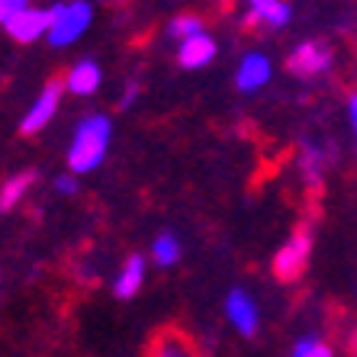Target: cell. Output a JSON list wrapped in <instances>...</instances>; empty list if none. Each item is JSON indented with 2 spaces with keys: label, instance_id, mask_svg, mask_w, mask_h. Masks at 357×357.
I'll return each instance as SVG.
<instances>
[{
  "label": "cell",
  "instance_id": "6da1fadb",
  "mask_svg": "<svg viewBox=\"0 0 357 357\" xmlns=\"http://www.w3.org/2000/svg\"><path fill=\"white\" fill-rule=\"evenodd\" d=\"M109 135H113V126L107 116H87L77 123L75 139L68 145V167L75 174H91L103 165L109 151Z\"/></svg>",
  "mask_w": 357,
  "mask_h": 357
},
{
  "label": "cell",
  "instance_id": "7a4b0ae2",
  "mask_svg": "<svg viewBox=\"0 0 357 357\" xmlns=\"http://www.w3.org/2000/svg\"><path fill=\"white\" fill-rule=\"evenodd\" d=\"M93 20V7L87 0H71V3H55L52 7V29H49V45L65 49L71 42H77Z\"/></svg>",
  "mask_w": 357,
  "mask_h": 357
},
{
  "label": "cell",
  "instance_id": "3957f363",
  "mask_svg": "<svg viewBox=\"0 0 357 357\" xmlns=\"http://www.w3.org/2000/svg\"><path fill=\"white\" fill-rule=\"evenodd\" d=\"M309 251H312V235H309L306 229H299V232L274 255V274L280 277V280H287V283L299 280L303 271H306Z\"/></svg>",
  "mask_w": 357,
  "mask_h": 357
},
{
  "label": "cell",
  "instance_id": "277c9868",
  "mask_svg": "<svg viewBox=\"0 0 357 357\" xmlns=\"http://www.w3.org/2000/svg\"><path fill=\"white\" fill-rule=\"evenodd\" d=\"M61 91H68V87H65V84H59V81L45 84V91L33 100V107L26 109L23 119H20V135H36V132H42V129L52 123L55 109H59Z\"/></svg>",
  "mask_w": 357,
  "mask_h": 357
},
{
  "label": "cell",
  "instance_id": "5b68a950",
  "mask_svg": "<svg viewBox=\"0 0 357 357\" xmlns=\"http://www.w3.org/2000/svg\"><path fill=\"white\" fill-rule=\"evenodd\" d=\"M332 68V52L322 42H299L287 59V71L296 77H316Z\"/></svg>",
  "mask_w": 357,
  "mask_h": 357
},
{
  "label": "cell",
  "instance_id": "8992f818",
  "mask_svg": "<svg viewBox=\"0 0 357 357\" xmlns=\"http://www.w3.org/2000/svg\"><path fill=\"white\" fill-rule=\"evenodd\" d=\"M3 29H7L10 39H17V42H36L39 36H49V29H52V10L26 7V10H20L13 20H7V23H3Z\"/></svg>",
  "mask_w": 357,
  "mask_h": 357
},
{
  "label": "cell",
  "instance_id": "52a82bcc",
  "mask_svg": "<svg viewBox=\"0 0 357 357\" xmlns=\"http://www.w3.org/2000/svg\"><path fill=\"white\" fill-rule=\"evenodd\" d=\"M225 316L235 325L241 338H255L258 335V306L245 290H232L225 296Z\"/></svg>",
  "mask_w": 357,
  "mask_h": 357
},
{
  "label": "cell",
  "instance_id": "ba28073f",
  "mask_svg": "<svg viewBox=\"0 0 357 357\" xmlns=\"http://www.w3.org/2000/svg\"><path fill=\"white\" fill-rule=\"evenodd\" d=\"M267 81H271V61H267V55L248 52V55L241 59L238 71H235V87H238L241 93H255V91H261Z\"/></svg>",
  "mask_w": 357,
  "mask_h": 357
},
{
  "label": "cell",
  "instance_id": "9c48e42d",
  "mask_svg": "<svg viewBox=\"0 0 357 357\" xmlns=\"http://www.w3.org/2000/svg\"><path fill=\"white\" fill-rule=\"evenodd\" d=\"M213 59H216V39H213V36L197 33V36H190V39H181L177 61H181L183 68L197 71V68H206Z\"/></svg>",
  "mask_w": 357,
  "mask_h": 357
},
{
  "label": "cell",
  "instance_id": "30bf717a",
  "mask_svg": "<svg viewBox=\"0 0 357 357\" xmlns=\"http://www.w3.org/2000/svg\"><path fill=\"white\" fill-rule=\"evenodd\" d=\"M100 81H103V71H100V65L91 59L77 61L65 75V87H68V93H75V97H91V93H97Z\"/></svg>",
  "mask_w": 357,
  "mask_h": 357
},
{
  "label": "cell",
  "instance_id": "8fae6325",
  "mask_svg": "<svg viewBox=\"0 0 357 357\" xmlns=\"http://www.w3.org/2000/svg\"><path fill=\"white\" fill-rule=\"evenodd\" d=\"M142 280H145V261H142L139 255H132V258L123 264V271H119L113 293H116L119 299H132L135 293H139Z\"/></svg>",
  "mask_w": 357,
  "mask_h": 357
},
{
  "label": "cell",
  "instance_id": "7c38bea8",
  "mask_svg": "<svg viewBox=\"0 0 357 357\" xmlns=\"http://www.w3.org/2000/svg\"><path fill=\"white\" fill-rule=\"evenodd\" d=\"M33 183H36V171H23V174L10 177V181L3 183V190H0V209H3V213H10V209L23 199V193L29 190Z\"/></svg>",
  "mask_w": 357,
  "mask_h": 357
},
{
  "label": "cell",
  "instance_id": "4fadbf2b",
  "mask_svg": "<svg viewBox=\"0 0 357 357\" xmlns=\"http://www.w3.org/2000/svg\"><path fill=\"white\" fill-rule=\"evenodd\" d=\"M151 258H155V264H158V267L177 264V258H181V241H177L171 232L158 235V238H155V245H151Z\"/></svg>",
  "mask_w": 357,
  "mask_h": 357
},
{
  "label": "cell",
  "instance_id": "5bb4252c",
  "mask_svg": "<svg viewBox=\"0 0 357 357\" xmlns=\"http://www.w3.org/2000/svg\"><path fill=\"white\" fill-rule=\"evenodd\" d=\"M261 13V23L274 26V29H283V26L293 20V7L287 3V0H271L267 7H255Z\"/></svg>",
  "mask_w": 357,
  "mask_h": 357
},
{
  "label": "cell",
  "instance_id": "9a60e30c",
  "mask_svg": "<svg viewBox=\"0 0 357 357\" xmlns=\"http://www.w3.org/2000/svg\"><path fill=\"white\" fill-rule=\"evenodd\" d=\"M299 167H303V177H306L309 183H319L322 167H325V155L316 145H303V161H299Z\"/></svg>",
  "mask_w": 357,
  "mask_h": 357
},
{
  "label": "cell",
  "instance_id": "2e32d148",
  "mask_svg": "<svg viewBox=\"0 0 357 357\" xmlns=\"http://www.w3.org/2000/svg\"><path fill=\"white\" fill-rule=\"evenodd\" d=\"M293 354L296 357H332V344H325L319 335H306L293 344Z\"/></svg>",
  "mask_w": 357,
  "mask_h": 357
},
{
  "label": "cell",
  "instance_id": "e0dca14e",
  "mask_svg": "<svg viewBox=\"0 0 357 357\" xmlns=\"http://www.w3.org/2000/svg\"><path fill=\"white\" fill-rule=\"evenodd\" d=\"M197 33H203V20L199 17H177L167 23V36L171 39H190Z\"/></svg>",
  "mask_w": 357,
  "mask_h": 357
},
{
  "label": "cell",
  "instance_id": "ac0fdd59",
  "mask_svg": "<svg viewBox=\"0 0 357 357\" xmlns=\"http://www.w3.org/2000/svg\"><path fill=\"white\" fill-rule=\"evenodd\" d=\"M29 7V0H0V23H7L20 13V10Z\"/></svg>",
  "mask_w": 357,
  "mask_h": 357
},
{
  "label": "cell",
  "instance_id": "d6986e66",
  "mask_svg": "<svg viewBox=\"0 0 357 357\" xmlns=\"http://www.w3.org/2000/svg\"><path fill=\"white\" fill-rule=\"evenodd\" d=\"M71 174H75V171H71ZM71 174H61L59 181H55V187H59V193H65V197H68V193H75V190H77V181H75V177H71Z\"/></svg>",
  "mask_w": 357,
  "mask_h": 357
},
{
  "label": "cell",
  "instance_id": "ffe728a7",
  "mask_svg": "<svg viewBox=\"0 0 357 357\" xmlns=\"http://www.w3.org/2000/svg\"><path fill=\"white\" fill-rule=\"evenodd\" d=\"M135 97H139V84H129V91H126L123 93V97H119V107H123V109H129V107H132V103H135Z\"/></svg>",
  "mask_w": 357,
  "mask_h": 357
},
{
  "label": "cell",
  "instance_id": "44dd1931",
  "mask_svg": "<svg viewBox=\"0 0 357 357\" xmlns=\"http://www.w3.org/2000/svg\"><path fill=\"white\" fill-rule=\"evenodd\" d=\"M348 119H351V129H354V139H357V93H351V100H348Z\"/></svg>",
  "mask_w": 357,
  "mask_h": 357
},
{
  "label": "cell",
  "instance_id": "7402d4cb",
  "mask_svg": "<svg viewBox=\"0 0 357 357\" xmlns=\"http://www.w3.org/2000/svg\"><path fill=\"white\" fill-rule=\"evenodd\" d=\"M348 351H351V354H357V332L351 335V344H348Z\"/></svg>",
  "mask_w": 357,
  "mask_h": 357
},
{
  "label": "cell",
  "instance_id": "603a6c76",
  "mask_svg": "<svg viewBox=\"0 0 357 357\" xmlns=\"http://www.w3.org/2000/svg\"><path fill=\"white\" fill-rule=\"evenodd\" d=\"M251 7H267V3H271V0H248Z\"/></svg>",
  "mask_w": 357,
  "mask_h": 357
},
{
  "label": "cell",
  "instance_id": "cb8c5ba5",
  "mask_svg": "<svg viewBox=\"0 0 357 357\" xmlns=\"http://www.w3.org/2000/svg\"><path fill=\"white\" fill-rule=\"evenodd\" d=\"M100 3H123V0H100Z\"/></svg>",
  "mask_w": 357,
  "mask_h": 357
}]
</instances>
